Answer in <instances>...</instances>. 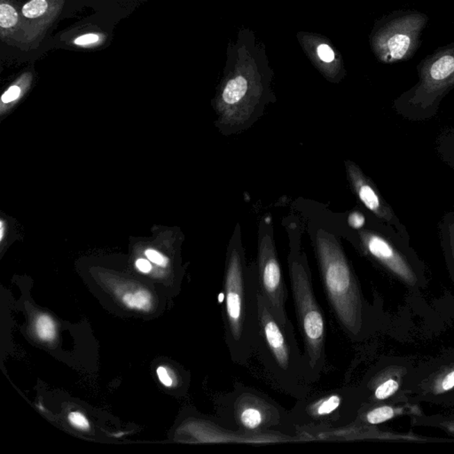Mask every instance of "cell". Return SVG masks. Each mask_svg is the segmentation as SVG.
<instances>
[{
    "instance_id": "obj_18",
    "label": "cell",
    "mask_w": 454,
    "mask_h": 454,
    "mask_svg": "<svg viewBox=\"0 0 454 454\" xmlns=\"http://www.w3.org/2000/svg\"><path fill=\"white\" fill-rule=\"evenodd\" d=\"M104 35L97 32H88V33L80 35L73 40L72 44L76 47L83 48H90L103 42Z\"/></svg>"
},
{
    "instance_id": "obj_6",
    "label": "cell",
    "mask_w": 454,
    "mask_h": 454,
    "mask_svg": "<svg viewBox=\"0 0 454 454\" xmlns=\"http://www.w3.org/2000/svg\"><path fill=\"white\" fill-rule=\"evenodd\" d=\"M353 396L346 389L314 393L296 401L289 411L290 420L300 430L333 431L351 419Z\"/></svg>"
},
{
    "instance_id": "obj_26",
    "label": "cell",
    "mask_w": 454,
    "mask_h": 454,
    "mask_svg": "<svg viewBox=\"0 0 454 454\" xmlns=\"http://www.w3.org/2000/svg\"><path fill=\"white\" fill-rule=\"evenodd\" d=\"M442 387L444 391H449V389H453L454 387V371L452 373H450L448 376L444 378L442 383Z\"/></svg>"
},
{
    "instance_id": "obj_16",
    "label": "cell",
    "mask_w": 454,
    "mask_h": 454,
    "mask_svg": "<svg viewBox=\"0 0 454 454\" xmlns=\"http://www.w3.org/2000/svg\"><path fill=\"white\" fill-rule=\"evenodd\" d=\"M410 42V38L405 35H395L392 37L389 40L388 47L393 58H402L407 53Z\"/></svg>"
},
{
    "instance_id": "obj_8",
    "label": "cell",
    "mask_w": 454,
    "mask_h": 454,
    "mask_svg": "<svg viewBox=\"0 0 454 454\" xmlns=\"http://www.w3.org/2000/svg\"><path fill=\"white\" fill-rule=\"evenodd\" d=\"M346 171L351 187L364 207L380 221L394 228L402 237L407 235L405 227L393 212L392 208L383 200L375 185L362 171L351 162H346Z\"/></svg>"
},
{
    "instance_id": "obj_20",
    "label": "cell",
    "mask_w": 454,
    "mask_h": 454,
    "mask_svg": "<svg viewBox=\"0 0 454 454\" xmlns=\"http://www.w3.org/2000/svg\"><path fill=\"white\" fill-rule=\"evenodd\" d=\"M69 421L73 427L79 428V430H87L90 428V423H89L87 418L80 412H70L69 414Z\"/></svg>"
},
{
    "instance_id": "obj_9",
    "label": "cell",
    "mask_w": 454,
    "mask_h": 454,
    "mask_svg": "<svg viewBox=\"0 0 454 454\" xmlns=\"http://www.w3.org/2000/svg\"><path fill=\"white\" fill-rule=\"evenodd\" d=\"M65 0H28L22 6L24 47H37L59 17Z\"/></svg>"
},
{
    "instance_id": "obj_12",
    "label": "cell",
    "mask_w": 454,
    "mask_h": 454,
    "mask_svg": "<svg viewBox=\"0 0 454 454\" xmlns=\"http://www.w3.org/2000/svg\"><path fill=\"white\" fill-rule=\"evenodd\" d=\"M121 300L124 305L130 308L139 310V311L148 312L152 307L151 294L146 289H139L133 293H127Z\"/></svg>"
},
{
    "instance_id": "obj_13",
    "label": "cell",
    "mask_w": 454,
    "mask_h": 454,
    "mask_svg": "<svg viewBox=\"0 0 454 454\" xmlns=\"http://www.w3.org/2000/svg\"><path fill=\"white\" fill-rule=\"evenodd\" d=\"M454 73V58L453 56H444L433 63L430 70L431 79L435 82L444 81Z\"/></svg>"
},
{
    "instance_id": "obj_7",
    "label": "cell",
    "mask_w": 454,
    "mask_h": 454,
    "mask_svg": "<svg viewBox=\"0 0 454 454\" xmlns=\"http://www.w3.org/2000/svg\"><path fill=\"white\" fill-rule=\"evenodd\" d=\"M257 270L261 295L267 300L275 317L283 324L291 322L286 303L287 290L276 248L271 235H262L258 244Z\"/></svg>"
},
{
    "instance_id": "obj_25",
    "label": "cell",
    "mask_w": 454,
    "mask_h": 454,
    "mask_svg": "<svg viewBox=\"0 0 454 454\" xmlns=\"http://www.w3.org/2000/svg\"><path fill=\"white\" fill-rule=\"evenodd\" d=\"M136 267L142 273L148 274L152 269V265L146 259H137Z\"/></svg>"
},
{
    "instance_id": "obj_15",
    "label": "cell",
    "mask_w": 454,
    "mask_h": 454,
    "mask_svg": "<svg viewBox=\"0 0 454 454\" xmlns=\"http://www.w3.org/2000/svg\"><path fill=\"white\" fill-rule=\"evenodd\" d=\"M31 80V73H25L22 75L20 79L18 80L16 84L12 85L4 92L2 95L1 101L3 103L8 104L10 102L18 100L22 92L24 85L30 84Z\"/></svg>"
},
{
    "instance_id": "obj_19",
    "label": "cell",
    "mask_w": 454,
    "mask_h": 454,
    "mask_svg": "<svg viewBox=\"0 0 454 454\" xmlns=\"http://www.w3.org/2000/svg\"><path fill=\"white\" fill-rule=\"evenodd\" d=\"M398 389V385L396 380L392 379L386 380L385 382H383L376 389L375 392L376 398L379 401H383V399H386L394 394Z\"/></svg>"
},
{
    "instance_id": "obj_14",
    "label": "cell",
    "mask_w": 454,
    "mask_h": 454,
    "mask_svg": "<svg viewBox=\"0 0 454 454\" xmlns=\"http://www.w3.org/2000/svg\"><path fill=\"white\" fill-rule=\"evenodd\" d=\"M37 337L44 342H51L56 337V326L53 319L47 314L38 316L35 322Z\"/></svg>"
},
{
    "instance_id": "obj_4",
    "label": "cell",
    "mask_w": 454,
    "mask_h": 454,
    "mask_svg": "<svg viewBox=\"0 0 454 454\" xmlns=\"http://www.w3.org/2000/svg\"><path fill=\"white\" fill-rule=\"evenodd\" d=\"M315 253L326 297L344 334L356 341L363 328V305L353 268L334 235L324 231L315 238Z\"/></svg>"
},
{
    "instance_id": "obj_3",
    "label": "cell",
    "mask_w": 454,
    "mask_h": 454,
    "mask_svg": "<svg viewBox=\"0 0 454 454\" xmlns=\"http://www.w3.org/2000/svg\"><path fill=\"white\" fill-rule=\"evenodd\" d=\"M217 414L220 426L251 442L289 439L299 433L289 411L264 393L239 382L217 398Z\"/></svg>"
},
{
    "instance_id": "obj_5",
    "label": "cell",
    "mask_w": 454,
    "mask_h": 454,
    "mask_svg": "<svg viewBox=\"0 0 454 454\" xmlns=\"http://www.w3.org/2000/svg\"><path fill=\"white\" fill-rule=\"evenodd\" d=\"M287 262L297 323L303 337V356L315 385L327 370L325 316L313 290L306 255L301 251L299 242L293 237L290 239Z\"/></svg>"
},
{
    "instance_id": "obj_17",
    "label": "cell",
    "mask_w": 454,
    "mask_h": 454,
    "mask_svg": "<svg viewBox=\"0 0 454 454\" xmlns=\"http://www.w3.org/2000/svg\"><path fill=\"white\" fill-rule=\"evenodd\" d=\"M394 417V410L391 407H380L367 412L366 420L371 425L385 423Z\"/></svg>"
},
{
    "instance_id": "obj_23",
    "label": "cell",
    "mask_w": 454,
    "mask_h": 454,
    "mask_svg": "<svg viewBox=\"0 0 454 454\" xmlns=\"http://www.w3.org/2000/svg\"><path fill=\"white\" fill-rule=\"evenodd\" d=\"M146 255L150 261L153 262V263L162 265V267H165L168 263L167 258H165L162 254H160L159 252L153 251V249H149V251H146Z\"/></svg>"
},
{
    "instance_id": "obj_24",
    "label": "cell",
    "mask_w": 454,
    "mask_h": 454,
    "mask_svg": "<svg viewBox=\"0 0 454 454\" xmlns=\"http://www.w3.org/2000/svg\"><path fill=\"white\" fill-rule=\"evenodd\" d=\"M158 376L162 385L171 387L174 385V380L169 376L167 369L164 367H159L158 369Z\"/></svg>"
},
{
    "instance_id": "obj_1",
    "label": "cell",
    "mask_w": 454,
    "mask_h": 454,
    "mask_svg": "<svg viewBox=\"0 0 454 454\" xmlns=\"http://www.w3.org/2000/svg\"><path fill=\"white\" fill-rule=\"evenodd\" d=\"M238 238L233 237L227 249L222 313L230 357L233 363L245 366L255 356L260 335V287L257 264L248 265Z\"/></svg>"
},
{
    "instance_id": "obj_21",
    "label": "cell",
    "mask_w": 454,
    "mask_h": 454,
    "mask_svg": "<svg viewBox=\"0 0 454 454\" xmlns=\"http://www.w3.org/2000/svg\"><path fill=\"white\" fill-rule=\"evenodd\" d=\"M317 53L319 59L326 63L333 62L335 58L334 51L328 44H321L317 48Z\"/></svg>"
},
{
    "instance_id": "obj_2",
    "label": "cell",
    "mask_w": 454,
    "mask_h": 454,
    "mask_svg": "<svg viewBox=\"0 0 454 454\" xmlns=\"http://www.w3.org/2000/svg\"><path fill=\"white\" fill-rule=\"evenodd\" d=\"M259 309L260 335L255 356L278 389L296 401L305 398L311 393L313 382L292 322L285 325L275 317L261 293Z\"/></svg>"
},
{
    "instance_id": "obj_27",
    "label": "cell",
    "mask_w": 454,
    "mask_h": 454,
    "mask_svg": "<svg viewBox=\"0 0 454 454\" xmlns=\"http://www.w3.org/2000/svg\"><path fill=\"white\" fill-rule=\"evenodd\" d=\"M0 226H1V228H0V241H2L3 237H4V223L1 222L0 223Z\"/></svg>"
},
{
    "instance_id": "obj_10",
    "label": "cell",
    "mask_w": 454,
    "mask_h": 454,
    "mask_svg": "<svg viewBox=\"0 0 454 454\" xmlns=\"http://www.w3.org/2000/svg\"><path fill=\"white\" fill-rule=\"evenodd\" d=\"M359 238L361 247L373 258L385 263L392 269L404 271L405 264L396 252L392 239L383 233L369 229L360 230Z\"/></svg>"
},
{
    "instance_id": "obj_22",
    "label": "cell",
    "mask_w": 454,
    "mask_h": 454,
    "mask_svg": "<svg viewBox=\"0 0 454 454\" xmlns=\"http://www.w3.org/2000/svg\"><path fill=\"white\" fill-rule=\"evenodd\" d=\"M364 223H366V219H364L363 214H361L360 212H353L351 214L350 217H348V224H350V226L354 229L360 230L362 228Z\"/></svg>"
},
{
    "instance_id": "obj_11",
    "label": "cell",
    "mask_w": 454,
    "mask_h": 454,
    "mask_svg": "<svg viewBox=\"0 0 454 454\" xmlns=\"http://www.w3.org/2000/svg\"><path fill=\"white\" fill-rule=\"evenodd\" d=\"M0 37L3 42L24 47L22 8L16 0H0Z\"/></svg>"
}]
</instances>
